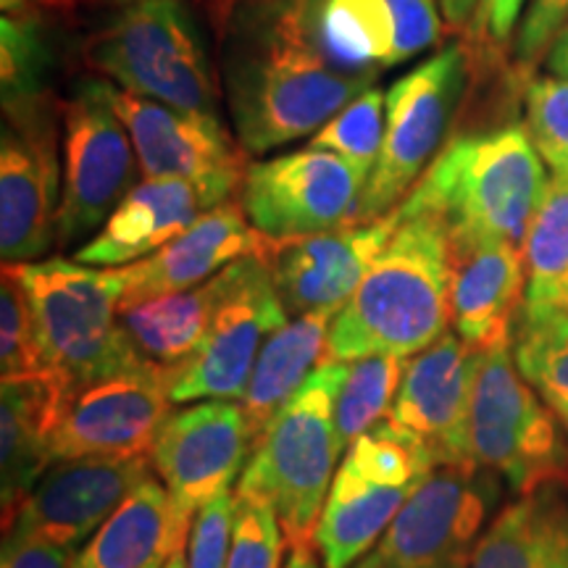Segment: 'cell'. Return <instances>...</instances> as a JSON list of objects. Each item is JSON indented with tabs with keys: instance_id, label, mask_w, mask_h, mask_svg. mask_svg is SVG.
Returning a JSON list of instances; mask_svg holds the SVG:
<instances>
[{
	"instance_id": "cell-1",
	"label": "cell",
	"mask_w": 568,
	"mask_h": 568,
	"mask_svg": "<svg viewBox=\"0 0 568 568\" xmlns=\"http://www.w3.org/2000/svg\"><path fill=\"white\" fill-rule=\"evenodd\" d=\"M222 92L247 153L316 134L372 82L326 61L311 38L303 0H219Z\"/></svg>"
},
{
	"instance_id": "cell-2",
	"label": "cell",
	"mask_w": 568,
	"mask_h": 568,
	"mask_svg": "<svg viewBox=\"0 0 568 568\" xmlns=\"http://www.w3.org/2000/svg\"><path fill=\"white\" fill-rule=\"evenodd\" d=\"M400 213V211H397ZM450 322V240L435 213L403 216L329 326V358L422 353Z\"/></svg>"
},
{
	"instance_id": "cell-3",
	"label": "cell",
	"mask_w": 568,
	"mask_h": 568,
	"mask_svg": "<svg viewBox=\"0 0 568 568\" xmlns=\"http://www.w3.org/2000/svg\"><path fill=\"white\" fill-rule=\"evenodd\" d=\"M548 182L527 126L471 132L447 142L397 211L435 213L447 237L521 247Z\"/></svg>"
},
{
	"instance_id": "cell-4",
	"label": "cell",
	"mask_w": 568,
	"mask_h": 568,
	"mask_svg": "<svg viewBox=\"0 0 568 568\" xmlns=\"http://www.w3.org/2000/svg\"><path fill=\"white\" fill-rule=\"evenodd\" d=\"M347 376L343 361H324L255 445L237 493L258 497L280 516L290 548H314V535L339 464L335 406Z\"/></svg>"
},
{
	"instance_id": "cell-5",
	"label": "cell",
	"mask_w": 568,
	"mask_h": 568,
	"mask_svg": "<svg viewBox=\"0 0 568 568\" xmlns=\"http://www.w3.org/2000/svg\"><path fill=\"white\" fill-rule=\"evenodd\" d=\"M38 329L45 368L82 389L92 382L134 372L145 364L126 337L122 316V272L67 258L17 264Z\"/></svg>"
},
{
	"instance_id": "cell-6",
	"label": "cell",
	"mask_w": 568,
	"mask_h": 568,
	"mask_svg": "<svg viewBox=\"0 0 568 568\" xmlns=\"http://www.w3.org/2000/svg\"><path fill=\"white\" fill-rule=\"evenodd\" d=\"M88 59L130 92L219 116V84L187 0H124L88 45Z\"/></svg>"
},
{
	"instance_id": "cell-7",
	"label": "cell",
	"mask_w": 568,
	"mask_h": 568,
	"mask_svg": "<svg viewBox=\"0 0 568 568\" xmlns=\"http://www.w3.org/2000/svg\"><path fill=\"white\" fill-rule=\"evenodd\" d=\"M435 471L422 439L389 418L366 432L339 460L318 518L314 548L324 568L358 564Z\"/></svg>"
},
{
	"instance_id": "cell-8",
	"label": "cell",
	"mask_w": 568,
	"mask_h": 568,
	"mask_svg": "<svg viewBox=\"0 0 568 568\" xmlns=\"http://www.w3.org/2000/svg\"><path fill=\"white\" fill-rule=\"evenodd\" d=\"M471 464L516 495L568 479V437L548 403L524 379L510 339L477 351L468 418Z\"/></svg>"
},
{
	"instance_id": "cell-9",
	"label": "cell",
	"mask_w": 568,
	"mask_h": 568,
	"mask_svg": "<svg viewBox=\"0 0 568 568\" xmlns=\"http://www.w3.org/2000/svg\"><path fill=\"white\" fill-rule=\"evenodd\" d=\"M466 82L468 55L453 42L387 90L385 140L364 184L358 224L393 213L443 153Z\"/></svg>"
},
{
	"instance_id": "cell-10",
	"label": "cell",
	"mask_w": 568,
	"mask_h": 568,
	"mask_svg": "<svg viewBox=\"0 0 568 568\" xmlns=\"http://www.w3.org/2000/svg\"><path fill=\"white\" fill-rule=\"evenodd\" d=\"M130 132L105 80H80L63 109V193L59 209L61 251L95 237L138 176Z\"/></svg>"
},
{
	"instance_id": "cell-11",
	"label": "cell",
	"mask_w": 568,
	"mask_h": 568,
	"mask_svg": "<svg viewBox=\"0 0 568 568\" xmlns=\"http://www.w3.org/2000/svg\"><path fill=\"white\" fill-rule=\"evenodd\" d=\"M503 495L481 466H439L353 568H471Z\"/></svg>"
},
{
	"instance_id": "cell-12",
	"label": "cell",
	"mask_w": 568,
	"mask_h": 568,
	"mask_svg": "<svg viewBox=\"0 0 568 568\" xmlns=\"http://www.w3.org/2000/svg\"><path fill=\"white\" fill-rule=\"evenodd\" d=\"M51 95L3 105L0 253L3 264L42 261L59 240L63 163Z\"/></svg>"
},
{
	"instance_id": "cell-13",
	"label": "cell",
	"mask_w": 568,
	"mask_h": 568,
	"mask_svg": "<svg viewBox=\"0 0 568 568\" xmlns=\"http://www.w3.org/2000/svg\"><path fill=\"white\" fill-rule=\"evenodd\" d=\"M148 458L169 493L174 552H180L197 510L232 489L251 460L243 406L232 400H201L172 410Z\"/></svg>"
},
{
	"instance_id": "cell-14",
	"label": "cell",
	"mask_w": 568,
	"mask_h": 568,
	"mask_svg": "<svg viewBox=\"0 0 568 568\" xmlns=\"http://www.w3.org/2000/svg\"><path fill=\"white\" fill-rule=\"evenodd\" d=\"M290 322L274 287L268 253L234 261L230 293L219 303L201 351L172 376V403L240 400L261 347Z\"/></svg>"
},
{
	"instance_id": "cell-15",
	"label": "cell",
	"mask_w": 568,
	"mask_h": 568,
	"mask_svg": "<svg viewBox=\"0 0 568 568\" xmlns=\"http://www.w3.org/2000/svg\"><path fill=\"white\" fill-rule=\"evenodd\" d=\"M364 180L332 151L305 148L245 169L240 205L272 243L358 224Z\"/></svg>"
},
{
	"instance_id": "cell-16",
	"label": "cell",
	"mask_w": 568,
	"mask_h": 568,
	"mask_svg": "<svg viewBox=\"0 0 568 568\" xmlns=\"http://www.w3.org/2000/svg\"><path fill=\"white\" fill-rule=\"evenodd\" d=\"M303 17L326 61L368 82L443 34L435 0H303Z\"/></svg>"
},
{
	"instance_id": "cell-17",
	"label": "cell",
	"mask_w": 568,
	"mask_h": 568,
	"mask_svg": "<svg viewBox=\"0 0 568 568\" xmlns=\"http://www.w3.org/2000/svg\"><path fill=\"white\" fill-rule=\"evenodd\" d=\"M169 387L172 376L142 366L77 389L55 426L53 464L90 456H148L174 410Z\"/></svg>"
},
{
	"instance_id": "cell-18",
	"label": "cell",
	"mask_w": 568,
	"mask_h": 568,
	"mask_svg": "<svg viewBox=\"0 0 568 568\" xmlns=\"http://www.w3.org/2000/svg\"><path fill=\"white\" fill-rule=\"evenodd\" d=\"M151 474L155 471L148 456L55 460L9 521H3V531H27L80 552L82 545L116 514L126 495Z\"/></svg>"
},
{
	"instance_id": "cell-19",
	"label": "cell",
	"mask_w": 568,
	"mask_h": 568,
	"mask_svg": "<svg viewBox=\"0 0 568 568\" xmlns=\"http://www.w3.org/2000/svg\"><path fill=\"white\" fill-rule=\"evenodd\" d=\"M400 224L397 209L374 222L282 240L268 247L274 287L287 316L339 311Z\"/></svg>"
},
{
	"instance_id": "cell-20",
	"label": "cell",
	"mask_w": 568,
	"mask_h": 568,
	"mask_svg": "<svg viewBox=\"0 0 568 568\" xmlns=\"http://www.w3.org/2000/svg\"><path fill=\"white\" fill-rule=\"evenodd\" d=\"M243 176H203V180H145L130 190L109 222L90 237L74 261L98 268H124L172 243L203 213L226 201Z\"/></svg>"
},
{
	"instance_id": "cell-21",
	"label": "cell",
	"mask_w": 568,
	"mask_h": 568,
	"mask_svg": "<svg viewBox=\"0 0 568 568\" xmlns=\"http://www.w3.org/2000/svg\"><path fill=\"white\" fill-rule=\"evenodd\" d=\"M477 351L447 329L408 361L389 422L422 439L439 466H468V418Z\"/></svg>"
},
{
	"instance_id": "cell-22",
	"label": "cell",
	"mask_w": 568,
	"mask_h": 568,
	"mask_svg": "<svg viewBox=\"0 0 568 568\" xmlns=\"http://www.w3.org/2000/svg\"><path fill=\"white\" fill-rule=\"evenodd\" d=\"M113 105L130 132L145 180L245 176L243 153L219 116L174 109L130 90L113 88Z\"/></svg>"
},
{
	"instance_id": "cell-23",
	"label": "cell",
	"mask_w": 568,
	"mask_h": 568,
	"mask_svg": "<svg viewBox=\"0 0 568 568\" xmlns=\"http://www.w3.org/2000/svg\"><path fill=\"white\" fill-rule=\"evenodd\" d=\"M268 247L272 240L255 230L243 205L226 201L203 213L195 224L153 255L119 268L124 284L122 305L193 290L222 274L234 261L253 253H268Z\"/></svg>"
},
{
	"instance_id": "cell-24",
	"label": "cell",
	"mask_w": 568,
	"mask_h": 568,
	"mask_svg": "<svg viewBox=\"0 0 568 568\" xmlns=\"http://www.w3.org/2000/svg\"><path fill=\"white\" fill-rule=\"evenodd\" d=\"M450 240V322L468 347L514 339L527 301V266L518 245L503 240Z\"/></svg>"
},
{
	"instance_id": "cell-25",
	"label": "cell",
	"mask_w": 568,
	"mask_h": 568,
	"mask_svg": "<svg viewBox=\"0 0 568 568\" xmlns=\"http://www.w3.org/2000/svg\"><path fill=\"white\" fill-rule=\"evenodd\" d=\"M71 389L51 368L24 376H3L0 385V497L3 521L53 464V435Z\"/></svg>"
},
{
	"instance_id": "cell-26",
	"label": "cell",
	"mask_w": 568,
	"mask_h": 568,
	"mask_svg": "<svg viewBox=\"0 0 568 568\" xmlns=\"http://www.w3.org/2000/svg\"><path fill=\"white\" fill-rule=\"evenodd\" d=\"M234 264L193 290L169 293L119 308L122 326L145 366L174 376L201 351L219 303L230 293Z\"/></svg>"
},
{
	"instance_id": "cell-27",
	"label": "cell",
	"mask_w": 568,
	"mask_h": 568,
	"mask_svg": "<svg viewBox=\"0 0 568 568\" xmlns=\"http://www.w3.org/2000/svg\"><path fill=\"white\" fill-rule=\"evenodd\" d=\"M471 568H568V479L545 481L497 510Z\"/></svg>"
},
{
	"instance_id": "cell-28",
	"label": "cell",
	"mask_w": 568,
	"mask_h": 568,
	"mask_svg": "<svg viewBox=\"0 0 568 568\" xmlns=\"http://www.w3.org/2000/svg\"><path fill=\"white\" fill-rule=\"evenodd\" d=\"M335 314L337 311H316L290 318L261 347L245 395L240 397L251 435V453L303 382L324 364L322 358L329 353V326Z\"/></svg>"
},
{
	"instance_id": "cell-29",
	"label": "cell",
	"mask_w": 568,
	"mask_h": 568,
	"mask_svg": "<svg viewBox=\"0 0 568 568\" xmlns=\"http://www.w3.org/2000/svg\"><path fill=\"white\" fill-rule=\"evenodd\" d=\"M174 550L169 493L151 474L82 545L71 568H163Z\"/></svg>"
},
{
	"instance_id": "cell-30",
	"label": "cell",
	"mask_w": 568,
	"mask_h": 568,
	"mask_svg": "<svg viewBox=\"0 0 568 568\" xmlns=\"http://www.w3.org/2000/svg\"><path fill=\"white\" fill-rule=\"evenodd\" d=\"M510 345L518 372L568 437V314L558 305H524Z\"/></svg>"
},
{
	"instance_id": "cell-31",
	"label": "cell",
	"mask_w": 568,
	"mask_h": 568,
	"mask_svg": "<svg viewBox=\"0 0 568 568\" xmlns=\"http://www.w3.org/2000/svg\"><path fill=\"white\" fill-rule=\"evenodd\" d=\"M408 361L403 355H368L347 364V376L335 406L339 460L366 432L387 422Z\"/></svg>"
},
{
	"instance_id": "cell-32",
	"label": "cell",
	"mask_w": 568,
	"mask_h": 568,
	"mask_svg": "<svg viewBox=\"0 0 568 568\" xmlns=\"http://www.w3.org/2000/svg\"><path fill=\"white\" fill-rule=\"evenodd\" d=\"M527 266L524 305H552L568 282V176L552 174L521 245Z\"/></svg>"
},
{
	"instance_id": "cell-33",
	"label": "cell",
	"mask_w": 568,
	"mask_h": 568,
	"mask_svg": "<svg viewBox=\"0 0 568 568\" xmlns=\"http://www.w3.org/2000/svg\"><path fill=\"white\" fill-rule=\"evenodd\" d=\"M53 63L51 40L32 13H3L0 21V88L3 105L48 95L45 82Z\"/></svg>"
},
{
	"instance_id": "cell-34",
	"label": "cell",
	"mask_w": 568,
	"mask_h": 568,
	"mask_svg": "<svg viewBox=\"0 0 568 568\" xmlns=\"http://www.w3.org/2000/svg\"><path fill=\"white\" fill-rule=\"evenodd\" d=\"M385 101L379 88L364 90L311 138V148L337 153L366 182L385 140Z\"/></svg>"
},
{
	"instance_id": "cell-35",
	"label": "cell",
	"mask_w": 568,
	"mask_h": 568,
	"mask_svg": "<svg viewBox=\"0 0 568 568\" xmlns=\"http://www.w3.org/2000/svg\"><path fill=\"white\" fill-rule=\"evenodd\" d=\"M0 372L3 376L45 372L30 297L17 264L3 266L0 282Z\"/></svg>"
},
{
	"instance_id": "cell-36",
	"label": "cell",
	"mask_w": 568,
	"mask_h": 568,
	"mask_svg": "<svg viewBox=\"0 0 568 568\" xmlns=\"http://www.w3.org/2000/svg\"><path fill=\"white\" fill-rule=\"evenodd\" d=\"M527 132L552 174L568 176V80L550 74L529 82Z\"/></svg>"
},
{
	"instance_id": "cell-37",
	"label": "cell",
	"mask_w": 568,
	"mask_h": 568,
	"mask_svg": "<svg viewBox=\"0 0 568 568\" xmlns=\"http://www.w3.org/2000/svg\"><path fill=\"white\" fill-rule=\"evenodd\" d=\"M234 495H237V508H234L226 568H282L287 537H284L276 510L258 497Z\"/></svg>"
},
{
	"instance_id": "cell-38",
	"label": "cell",
	"mask_w": 568,
	"mask_h": 568,
	"mask_svg": "<svg viewBox=\"0 0 568 568\" xmlns=\"http://www.w3.org/2000/svg\"><path fill=\"white\" fill-rule=\"evenodd\" d=\"M234 508H237V495L232 489L205 503L190 524L182 550L174 552L163 568H226L232 548Z\"/></svg>"
},
{
	"instance_id": "cell-39",
	"label": "cell",
	"mask_w": 568,
	"mask_h": 568,
	"mask_svg": "<svg viewBox=\"0 0 568 568\" xmlns=\"http://www.w3.org/2000/svg\"><path fill=\"white\" fill-rule=\"evenodd\" d=\"M568 27V0H531L516 34V59L521 67L548 55L552 42Z\"/></svg>"
},
{
	"instance_id": "cell-40",
	"label": "cell",
	"mask_w": 568,
	"mask_h": 568,
	"mask_svg": "<svg viewBox=\"0 0 568 568\" xmlns=\"http://www.w3.org/2000/svg\"><path fill=\"white\" fill-rule=\"evenodd\" d=\"M3 558L0 568H71L74 556L61 545L27 535V531H3Z\"/></svg>"
},
{
	"instance_id": "cell-41",
	"label": "cell",
	"mask_w": 568,
	"mask_h": 568,
	"mask_svg": "<svg viewBox=\"0 0 568 568\" xmlns=\"http://www.w3.org/2000/svg\"><path fill=\"white\" fill-rule=\"evenodd\" d=\"M527 0H481L479 3V27L493 42H508L514 34L518 19H521Z\"/></svg>"
},
{
	"instance_id": "cell-42",
	"label": "cell",
	"mask_w": 568,
	"mask_h": 568,
	"mask_svg": "<svg viewBox=\"0 0 568 568\" xmlns=\"http://www.w3.org/2000/svg\"><path fill=\"white\" fill-rule=\"evenodd\" d=\"M479 3L481 0H439V9H443V19L453 30H464L474 13L479 11Z\"/></svg>"
},
{
	"instance_id": "cell-43",
	"label": "cell",
	"mask_w": 568,
	"mask_h": 568,
	"mask_svg": "<svg viewBox=\"0 0 568 568\" xmlns=\"http://www.w3.org/2000/svg\"><path fill=\"white\" fill-rule=\"evenodd\" d=\"M548 61V71L552 77H560V80H568V27L558 34V40L552 42V48L545 55Z\"/></svg>"
},
{
	"instance_id": "cell-44",
	"label": "cell",
	"mask_w": 568,
	"mask_h": 568,
	"mask_svg": "<svg viewBox=\"0 0 568 568\" xmlns=\"http://www.w3.org/2000/svg\"><path fill=\"white\" fill-rule=\"evenodd\" d=\"M282 568H324L322 558H318L316 548H293L290 550L287 564Z\"/></svg>"
},
{
	"instance_id": "cell-45",
	"label": "cell",
	"mask_w": 568,
	"mask_h": 568,
	"mask_svg": "<svg viewBox=\"0 0 568 568\" xmlns=\"http://www.w3.org/2000/svg\"><path fill=\"white\" fill-rule=\"evenodd\" d=\"M552 305H558V308H564L566 314H568V282L564 284V287L558 290V295H556V303Z\"/></svg>"
}]
</instances>
